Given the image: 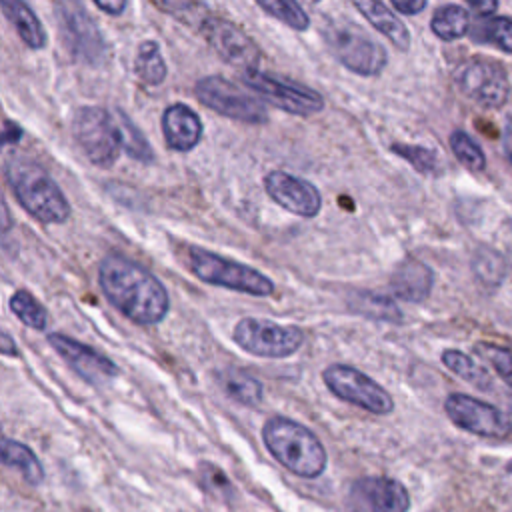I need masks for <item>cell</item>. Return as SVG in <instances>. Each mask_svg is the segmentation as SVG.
<instances>
[{
  "mask_svg": "<svg viewBox=\"0 0 512 512\" xmlns=\"http://www.w3.org/2000/svg\"><path fill=\"white\" fill-rule=\"evenodd\" d=\"M158 8H162L164 12H168L174 18L184 20V12H196V10H206L204 4H196V2H156Z\"/></svg>",
  "mask_w": 512,
  "mask_h": 512,
  "instance_id": "obj_37",
  "label": "cell"
},
{
  "mask_svg": "<svg viewBox=\"0 0 512 512\" xmlns=\"http://www.w3.org/2000/svg\"><path fill=\"white\" fill-rule=\"evenodd\" d=\"M322 36L334 58L350 72L358 76H378L386 68V48L358 24L330 20L322 28Z\"/></svg>",
  "mask_w": 512,
  "mask_h": 512,
  "instance_id": "obj_4",
  "label": "cell"
},
{
  "mask_svg": "<svg viewBox=\"0 0 512 512\" xmlns=\"http://www.w3.org/2000/svg\"><path fill=\"white\" fill-rule=\"evenodd\" d=\"M72 136L86 156L98 168H112L122 150V132L118 118L102 106H82L72 118Z\"/></svg>",
  "mask_w": 512,
  "mask_h": 512,
  "instance_id": "obj_6",
  "label": "cell"
},
{
  "mask_svg": "<svg viewBox=\"0 0 512 512\" xmlns=\"http://www.w3.org/2000/svg\"><path fill=\"white\" fill-rule=\"evenodd\" d=\"M442 364L454 372L458 378L470 382L472 386L480 388V390H488L492 388V376L488 374V370L484 366H480L472 356L460 352V350H444L442 352Z\"/></svg>",
  "mask_w": 512,
  "mask_h": 512,
  "instance_id": "obj_28",
  "label": "cell"
},
{
  "mask_svg": "<svg viewBox=\"0 0 512 512\" xmlns=\"http://www.w3.org/2000/svg\"><path fill=\"white\" fill-rule=\"evenodd\" d=\"M2 12L8 18V22L14 26L18 32L20 40L32 48V50H42L46 46V32L42 22L38 20L36 12L22 0H2Z\"/></svg>",
  "mask_w": 512,
  "mask_h": 512,
  "instance_id": "obj_21",
  "label": "cell"
},
{
  "mask_svg": "<svg viewBox=\"0 0 512 512\" xmlns=\"http://www.w3.org/2000/svg\"><path fill=\"white\" fill-rule=\"evenodd\" d=\"M0 352L6 356H18V346L6 330L0 334Z\"/></svg>",
  "mask_w": 512,
  "mask_h": 512,
  "instance_id": "obj_42",
  "label": "cell"
},
{
  "mask_svg": "<svg viewBox=\"0 0 512 512\" xmlns=\"http://www.w3.org/2000/svg\"><path fill=\"white\" fill-rule=\"evenodd\" d=\"M196 98L210 110L230 120L246 124H264L268 122V108L264 100L248 94L244 88L232 80L212 74L204 76L194 84Z\"/></svg>",
  "mask_w": 512,
  "mask_h": 512,
  "instance_id": "obj_7",
  "label": "cell"
},
{
  "mask_svg": "<svg viewBox=\"0 0 512 512\" xmlns=\"http://www.w3.org/2000/svg\"><path fill=\"white\" fill-rule=\"evenodd\" d=\"M6 182L18 204L42 224H62L70 218L72 206L56 180L34 158L12 152L4 160Z\"/></svg>",
  "mask_w": 512,
  "mask_h": 512,
  "instance_id": "obj_2",
  "label": "cell"
},
{
  "mask_svg": "<svg viewBox=\"0 0 512 512\" xmlns=\"http://www.w3.org/2000/svg\"><path fill=\"white\" fill-rule=\"evenodd\" d=\"M20 136H22L20 126L14 124V122H10V120H6V122H4V136H2L4 144H16V142L20 140Z\"/></svg>",
  "mask_w": 512,
  "mask_h": 512,
  "instance_id": "obj_41",
  "label": "cell"
},
{
  "mask_svg": "<svg viewBox=\"0 0 512 512\" xmlns=\"http://www.w3.org/2000/svg\"><path fill=\"white\" fill-rule=\"evenodd\" d=\"M256 4L266 14H270L272 18L280 20L282 24H286L298 32H304L310 28V16L294 0H258Z\"/></svg>",
  "mask_w": 512,
  "mask_h": 512,
  "instance_id": "obj_32",
  "label": "cell"
},
{
  "mask_svg": "<svg viewBox=\"0 0 512 512\" xmlns=\"http://www.w3.org/2000/svg\"><path fill=\"white\" fill-rule=\"evenodd\" d=\"M506 468H508V472H512V460L508 462V466H506Z\"/></svg>",
  "mask_w": 512,
  "mask_h": 512,
  "instance_id": "obj_44",
  "label": "cell"
},
{
  "mask_svg": "<svg viewBox=\"0 0 512 512\" xmlns=\"http://www.w3.org/2000/svg\"><path fill=\"white\" fill-rule=\"evenodd\" d=\"M392 8L398 10L400 14H418L426 8V0H392Z\"/></svg>",
  "mask_w": 512,
  "mask_h": 512,
  "instance_id": "obj_38",
  "label": "cell"
},
{
  "mask_svg": "<svg viewBox=\"0 0 512 512\" xmlns=\"http://www.w3.org/2000/svg\"><path fill=\"white\" fill-rule=\"evenodd\" d=\"M322 380L336 398L358 406L370 414L384 416L394 410V400L390 392L354 366L330 364L328 368H324Z\"/></svg>",
  "mask_w": 512,
  "mask_h": 512,
  "instance_id": "obj_9",
  "label": "cell"
},
{
  "mask_svg": "<svg viewBox=\"0 0 512 512\" xmlns=\"http://www.w3.org/2000/svg\"><path fill=\"white\" fill-rule=\"evenodd\" d=\"M430 30L444 42L458 40L470 30V14L464 6L444 4L434 10L430 20Z\"/></svg>",
  "mask_w": 512,
  "mask_h": 512,
  "instance_id": "obj_25",
  "label": "cell"
},
{
  "mask_svg": "<svg viewBox=\"0 0 512 512\" xmlns=\"http://www.w3.org/2000/svg\"><path fill=\"white\" fill-rule=\"evenodd\" d=\"M476 354L482 356L504 382L512 386V346H502L494 342H478L474 346Z\"/></svg>",
  "mask_w": 512,
  "mask_h": 512,
  "instance_id": "obj_34",
  "label": "cell"
},
{
  "mask_svg": "<svg viewBox=\"0 0 512 512\" xmlns=\"http://www.w3.org/2000/svg\"><path fill=\"white\" fill-rule=\"evenodd\" d=\"M242 84L256 92L260 100L270 102L282 112L294 116H312L324 110V96L310 86L290 78H280L270 72L250 70L242 72Z\"/></svg>",
  "mask_w": 512,
  "mask_h": 512,
  "instance_id": "obj_8",
  "label": "cell"
},
{
  "mask_svg": "<svg viewBox=\"0 0 512 512\" xmlns=\"http://www.w3.org/2000/svg\"><path fill=\"white\" fill-rule=\"evenodd\" d=\"M134 72L146 86H160L166 80L168 66L160 52V44L154 40H144L138 46L134 58Z\"/></svg>",
  "mask_w": 512,
  "mask_h": 512,
  "instance_id": "obj_26",
  "label": "cell"
},
{
  "mask_svg": "<svg viewBox=\"0 0 512 512\" xmlns=\"http://www.w3.org/2000/svg\"><path fill=\"white\" fill-rule=\"evenodd\" d=\"M46 340L54 352L88 384L102 386L118 376V366L100 350L60 332L48 334Z\"/></svg>",
  "mask_w": 512,
  "mask_h": 512,
  "instance_id": "obj_16",
  "label": "cell"
},
{
  "mask_svg": "<svg viewBox=\"0 0 512 512\" xmlns=\"http://www.w3.org/2000/svg\"><path fill=\"white\" fill-rule=\"evenodd\" d=\"M198 478H200L202 486L210 494H214V496H218L222 500H228L234 494V486L228 480V476L216 464H212V462H200Z\"/></svg>",
  "mask_w": 512,
  "mask_h": 512,
  "instance_id": "obj_36",
  "label": "cell"
},
{
  "mask_svg": "<svg viewBox=\"0 0 512 512\" xmlns=\"http://www.w3.org/2000/svg\"><path fill=\"white\" fill-rule=\"evenodd\" d=\"M10 310L16 314V318L32 328V330H46L48 326V310L38 302L36 296H32L28 290L20 288L10 296Z\"/></svg>",
  "mask_w": 512,
  "mask_h": 512,
  "instance_id": "obj_30",
  "label": "cell"
},
{
  "mask_svg": "<svg viewBox=\"0 0 512 512\" xmlns=\"http://www.w3.org/2000/svg\"><path fill=\"white\" fill-rule=\"evenodd\" d=\"M350 310L378 320V322H402V310L394 304V300H390L384 294L378 292H370V290H356L350 294L348 298Z\"/></svg>",
  "mask_w": 512,
  "mask_h": 512,
  "instance_id": "obj_23",
  "label": "cell"
},
{
  "mask_svg": "<svg viewBox=\"0 0 512 512\" xmlns=\"http://www.w3.org/2000/svg\"><path fill=\"white\" fill-rule=\"evenodd\" d=\"M56 20L62 40L76 60L98 66L108 60V46L98 30V24L78 2H58Z\"/></svg>",
  "mask_w": 512,
  "mask_h": 512,
  "instance_id": "obj_12",
  "label": "cell"
},
{
  "mask_svg": "<svg viewBox=\"0 0 512 512\" xmlns=\"http://www.w3.org/2000/svg\"><path fill=\"white\" fill-rule=\"evenodd\" d=\"M478 18H488L498 10V2L496 0H470L468 4Z\"/></svg>",
  "mask_w": 512,
  "mask_h": 512,
  "instance_id": "obj_39",
  "label": "cell"
},
{
  "mask_svg": "<svg viewBox=\"0 0 512 512\" xmlns=\"http://www.w3.org/2000/svg\"><path fill=\"white\" fill-rule=\"evenodd\" d=\"M390 150L398 156H402L412 168H416L422 174H432L438 170V156L432 148L418 146V144H392Z\"/></svg>",
  "mask_w": 512,
  "mask_h": 512,
  "instance_id": "obj_35",
  "label": "cell"
},
{
  "mask_svg": "<svg viewBox=\"0 0 512 512\" xmlns=\"http://www.w3.org/2000/svg\"><path fill=\"white\" fill-rule=\"evenodd\" d=\"M200 30L204 40L226 64L240 68L242 72L256 70L260 62V48L240 26L218 16H208Z\"/></svg>",
  "mask_w": 512,
  "mask_h": 512,
  "instance_id": "obj_14",
  "label": "cell"
},
{
  "mask_svg": "<svg viewBox=\"0 0 512 512\" xmlns=\"http://www.w3.org/2000/svg\"><path fill=\"white\" fill-rule=\"evenodd\" d=\"M162 134L166 146L176 152H190L204 134L200 116L184 102L170 104L162 114Z\"/></svg>",
  "mask_w": 512,
  "mask_h": 512,
  "instance_id": "obj_18",
  "label": "cell"
},
{
  "mask_svg": "<svg viewBox=\"0 0 512 512\" xmlns=\"http://www.w3.org/2000/svg\"><path fill=\"white\" fill-rule=\"evenodd\" d=\"M98 284L106 300L134 324H160L170 310L164 284L142 264L122 254H106L100 260Z\"/></svg>",
  "mask_w": 512,
  "mask_h": 512,
  "instance_id": "obj_1",
  "label": "cell"
},
{
  "mask_svg": "<svg viewBox=\"0 0 512 512\" xmlns=\"http://www.w3.org/2000/svg\"><path fill=\"white\" fill-rule=\"evenodd\" d=\"M454 84L468 100L484 108L504 106L510 92L506 68L486 56H474L462 62L454 72Z\"/></svg>",
  "mask_w": 512,
  "mask_h": 512,
  "instance_id": "obj_11",
  "label": "cell"
},
{
  "mask_svg": "<svg viewBox=\"0 0 512 512\" xmlns=\"http://www.w3.org/2000/svg\"><path fill=\"white\" fill-rule=\"evenodd\" d=\"M354 8L380 32L384 34L398 50L410 48V32L406 24L382 2L376 0H356Z\"/></svg>",
  "mask_w": 512,
  "mask_h": 512,
  "instance_id": "obj_20",
  "label": "cell"
},
{
  "mask_svg": "<svg viewBox=\"0 0 512 512\" xmlns=\"http://www.w3.org/2000/svg\"><path fill=\"white\" fill-rule=\"evenodd\" d=\"M346 506L350 512H408L406 486L388 476H362L348 486Z\"/></svg>",
  "mask_w": 512,
  "mask_h": 512,
  "instance_id": "obj_15",
  "label": "cell"
},
{
  "mask_svg": "<svg viewBox=\"0 0 512 512\" xmlns=\"http://www.w3.org/2000/svg\"><path fill=\"white\" fill-rule=\"evenodd\" d=\"M264 188L268 196L282 206L284 210L302 216V218H314L322 208V196L320 190L290 172L284 170H272L264 176Z\"/></svg>",
  "mask_w": 512,
  "mask_h": 512,
  "instance_id": "obj_17",
  "label": "cell"
},
{
  "mask_svg": "<svg viewBox=\"0 0 512 512\" xmlns=\"http://www.w3.org/2000/svg\"><path fill=\"white\" fill-rule=\"evenodd\" d=\"M116 118L120 122V132H122V148L126 150V154L130 158H134L136 162H152L154 160V150L148 144L146 136L142 134V130L126 116V112L116 110Z\"/></svg>",
  "mask_w": 512,
  "mask_h": 512,
  "instance_id": "obj_31",
  "label": "cell"
},
{
  "mask_svg": "<svg viewBox=\"0 0 512 512\" xmlns=\"http://www.w3.org/2000/svg\"><path fill=\"white\" fill-rule=\"evenodd\" d=\"M472 272L482 286L498 288L506 278L508 264L498 250L490 246H480L472 256Z\"/></svg>",
  "mask_w": 512,
  "mask_h": 512,
  "instance_id": "obj_27",
  "label": "cell"
},
{
  "mask_svg": "<svg viewBox=\"0 0 512 512\" xmlns=\"http://www.w3.org/2000/svg\"><path fill=\"white\" fill-rule=\"evenodd\" d=\"M2 462L10 468H16L22 474V478L32 486H38L44 480L42 462L32 452V448H28L18 440H12V438L2 440Z\"/></svg>",
  "mask_w": 512,
  "mask_h": 512,
  "instance_id": "obj_24",
  "label": "cell"
},
{
  "mask_svg": "<svg viewBox=\"0 0 512 512\" xmlns=\"http://www.w3.org/2000/svg\"><path fill=\"white\" fill-rule=\"evenodd\" d=\"M450 148H452V154L458 158V162L464 168H468L472 172H482L486 168V156H484L482 148L464 130H452Z\"/></svg>",
  "mask_w": 512,
  "mask_h": 512,
  "instance_id": "obj_33",
  "label": "cell"
},
{
  "mask_svg": "<svg viewBox=\"0 0 512 512\" xmlns=\"http://www.w3.org/2000/svg\"><path fill=\"white\" fill-rule=\"evenodd\" d=\"M448 418L462 430L484 438H506L512 432V422L496 406L468 394H450L444 400Z\"/></svg>",
  "mask_w": 512,
  "mask_h": 512,
  "instance_id": "obj_13",
  "label": "cell"
},
{
  "mask_svg": "<svg viewBox=\"0 0 512 512\" xmlns=\"http://www.w3.org/2000/svg\"><path fill=\"white\" fill-rule=\"evenodd\" d=\"M262 440L268 452L292 474L318 478L328 464V454L320 438L304 424L272 416L262 426Z\"/></svg>",
  "mask_w": 512,
  "mask_h": 512,
  "instance_id": "obj_3",
  "label": "cell"
},
{
  "mask_svg": "<svg viewBox=\"0 0 512 512\" xmlns=\"http://www.w3.org/2000/svg\"><path fill=\"white\" fill-rule=\"evenodd\" d=\"M502 148H504V154L506 158L512 162V120L508 122L506 130H504V138H502Z\"/></svg>",
  "mask_w": 512,
  "mask_h": 512,
  "instance_id": "obj_43",
  "label": "cell"
},
{
  "mask_svg": "<svg viewBox=\"0 0 512 512\" xmlns=\"http://www.w3.org/2000/svg\"><path fill=\"white\" fill-rule=\"evenodd\" d=\"M94 4H96L98 10H102V12H106V14H112V16H120V14L126 10V6H128L126 0H116V2L94 0Z\"/></svg>",
  "mask_w": 512,
  "mask_h": 512,
  "instance_id": "obj_40",
  "label": "cell"
},
{
  "mask_svg": "<svg viewBox=\"0 0 512 512\" xmlns=\"http://www.w3.org/2000/svg\"><path fill=\"white\" fill-rule=\"evenodd\" d=\"M470 34L476 42H490L496 44L500 50L512 54V18L508 16L478 18Z\"/></svg>",
  "mask_w": 512,
  "mask_h": 512,
  "instance_id": "obj_29",
  "label": "cell"
},
{
  "mask_svg": "<svg viewBox=\"0 0 512 512\" xmlns=\"http://www.w3.org/2000/svg\"><path fill=\"white\" fill-rule=\"evenodd\" d=\"M188 266L198 280L234 292L250 296H272L276 288L274 282L260 270L242 262L228 260L200 246L188 248Z\"/></svg>",
  "mask_w": 512,
  "mask_h": 512,
  "instance_id": "obj_5",
  "label": "cell"
},
{
  "mask_svg": "<svg viewBox=\"0 0 512 512\" xmlns=\"http://www.w3.org/2000/svg\"><path fill=\"white\" fill-rule=\"evenodd\" d=\"M432 284H434L432 268L416 258L402 260L390 278V288L394 296L412 304L424 302L432 292Z\"/></svg>",
  "mask_w": 512,
  "mask_h": 512,
  "instance_id": "obj_19",
  "label": "cell"
},
{
  "mask_svg": "<svg viewBox=\"0 0 512 512\" xmlns=\"http://www.w3.org/2000/svg\"><path fill=\"white\" fill-rule=\"evenodd\" d=\"M232 338L248 354L288 358L304 344L306 336L298 326H284L266 318H242L236 322Z\"/></svg>",
  "mask_w": 512,
  "mask_h": 512,
  "instance_id": "obj_10",
  "label": "cell"
},
{
  "mask_svg": "<svg viewBox=\"0 0 512 512\" xmlns=\"http://www.w3.org/2000/svg\"><path fill=\"white\" fill-rule=\"evenodd\" d=\"M214 378L222 392L242 406H258L264 398V388L258 378L240 368H220Z\"/></svg>",
  "mask_w": 512,
  "mask_h": 512,
  "instance_id": "obj_22",
  "label": "cell"
}]
</instances>
